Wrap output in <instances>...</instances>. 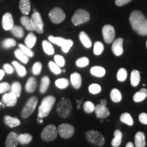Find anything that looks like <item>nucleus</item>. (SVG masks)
<instances>
[{"label": "nucleus", "mask_w": 147, "mask_h": 147, "mask_svg": "<svg viewBox=\"0 0 147 147\" xmlns=\"http://www.w3.org/2000/svg\"><path fill=\"white\" fill-rule=\"evenodd\" d=\"M129 23L132 29L140 36H147V18L140 11L134 10L129 16Z\"/></svg>", "instance_id": "f257e3e1"}, {"label": "nucleus", "mask_w": 147, "mask_h": 147, "mask_svg": "<svg viewBox=\"0 0 147 147\" xmlns=\"http://www.w3.org/2000/svg\"><path fill=\"white\" fill-rule=\"evenodd\" d=\"M56 99L53 95L45 97L42 100L41 104L38 109V119H44L50 114L51 110L55 105Z\"/></svg>", "instance_id": "f03ea898"}, {"label": "nucleus", "mask_w": 147, "mask_h": 147, "mask_svg": "<svg viewBox=\"0 0 147 147\" xmlns=\"http://www.w3.org/2000/svg\"><path fill=\"white\" fill-rule=\"evenodd\" d=\"M72 110L71 101L66 98H62L59 102L57 107V113L60 117L63 119L68 118L70 116Z\"/></svg>", "instance_id": "7ed1b4c3"}, {"label": "nucleus", "mask_w": 147, "mask_h": 147, "mask_svg": "<svg viewBox=\"0 0 147 147\" xmlns=\"http://www.w3.org/2000/svg\"><path fill=\"white\" fill-rule=\"evenodd\" d=\"M38 97L36 96H33L29 99L25 104L23 109L21 110V117L23 119L28 118L30 115H32L33 113L36 110L37 104H38Z\"/></svg>", "instance_id": "20e7f679"}, {"label": "nucleus", "mask_w": 147, "mask_h": 147, "mask_svg": "<svg viewBox=\"0 0 147 147\" xmlns=\"http://www.w3.org/2000/svg\"><path fill=\"white\" fill-rule=\"evenodd\" d=\"M58 131L54 125H48L41 132V138L45 142H52L57 137Z\"/></svg>", "instance_id": "39448f33"}, {"label": "nucleus", "mask_w": 147, "mask_h": 147, "mask_svg": "<svg viewBox=\"0 0 147 147\" xmlns=\"http://www.w3.org/2000/svg\"><path fill=\"white\" fill-rule=\"evenodd\" d=\"M86 138L90 143L98 146H102L105 143V138L100 132L89 130L86 133Z\"/></svg>", "instance_id": "423d86ee"}, {"label": "nucleus", "mask_w": 147, "mask_h": 147, "mask_svg": "<svg viewBox=\"0 0 147 147\" xmlns=\"http://www.w3.org/2000/svg\"><path fill=\"white\" fill-rule=\"evenodd\" d=\"M49 40L53 44H55L59 47H61L62 51L63 53H67L69 52V49L72 47L74 42L71 40H66L61 37H54V36H49Z\"/></svg>", "instance_id": "0eeeda50"}, {"label": "nucleus", "mask_w": 147, "mask_h": 147, "mask_svg": "<svg viewBox=\"0 0 147 147\" xmlns=\"http://www.w3.org/2000/svg\"><path fill=\"white\" fill-rule=\"evenodd\" d=\"M90 14L87 11L82 10V9H78L74 12L72 17H71V22L74 25H81V24L85 23L89 21Z\"/></svg>", "instance_id": "6e6552de"}, {"label": "nucleus", "mask_w": 147, "mask_h": 147, "mask_svg": "<svg viewBox=\"0 0 147 147\" xmlns=\"http://www.w3.org/2000/svg\"><path fill=\"white\" fill-rule=\"evenodd\" d=\"M49 18L55 24H59L65 19V14L60 8H55L50 11L49 14Z\"/></svg>", "instance_id": "1a4fd4ad"}, {"label": "nucleus", "mask_w": 147, "mask_h": 147, "mask_svg": "<svg viewBox=\"0 0 147 147\" xmlns=\"http://www.w3.org/2000/svg\"><path fill=\"white\" fill-rule=\"evenodd\" d=\"M57 131L61 137L64 139H68L74 134V128L70 124L62 123L59 125Z\"/></svg>", "instance_id": "9d476101"}, {"label": "nucleus", "mask_w": 147, "mask_h": 147, "mask_svg": "<svg viewBox=\"0 0 147 147\" xmlns=\"http://www.w3.org/2000/svg\"><path fill=\"white\" fill-rule=\"evenodd\" d=\"M34 31L38 34H42L44 32V23L42 16L38 12H34L31 18Z\"/></svg>", "instance_id": "9b49d317"}, {"label": "nucleus", "mask_w": 147, "mask_h": 147, "mask_svg": "<svg viewBox=\"0 0 147 147\" xmlns=\"http://www.w3.org/2000/svg\"><path fill=\"white\" fill-rule=\"evenodd\" d=\"M102 35L104 41L107 44L112 43L115 38V30L113 26L106 25L102 28Z\"/></svg>", "instance_id": "f8f14e48"}, {"label": "nucleus", "mask_w": 147, "mask_h": 147, "mask_svg": "<svg viewBox=\"0 0 147 147\" xmlns=\"http://www.w3.org/2000/svg\"><path fill=\"white\" fill-rule=\"evenodd\" d=\"M17 99L18 97L12 92L5 93L2 96V102L5 106L14 107L17 104Z\"/></svg>", "instance_id": "ddd939ff"}, {"label": "nucleus", "mask_w": 147, "mask_h": 147, "mask_svg": "<svg viewBox=\"0 0 147 147\" xmlns=\"http://www.w3.org/2000/svg\"><path fill=\"white\" fill-rule=\"evenodd\" d=\"M123 39L121 38H117L113 41V46H112V51L114 55L116 56H121L123 53Z\"/></svg>", "instance_id": "4468645a"}, {"label": "nucleus", "mask_w": 147, "mask_h": 147, "mask_svg": "<svg viewBox=\"0 0 147 147\" xmlns=\"http://www.w3.org/2000/svg\"><path fill=\"white\" fill-rule=\"evenodd\" d=\"M2 27L5 31H10L14 26V20L12 14L10 12H6L2 18Z\"/></svg>", "instance_id": "2eb2a0df"}, {"label": "nucleus", "mask_w": 147, "mask_h": 147, "mask_svg": "<svg viewBox=\"0 0 147 147\" xmlns=\"http://www.w3.org/2000/svg\"><path fill=\"white\" fill-rule=\"evenodd\" d=\"M18 144L17 134L14 131L9 133L5 141V147H16Z\"/></svg>", "instance_id": "dca6fc26"}, {"label": "nucleus", "mask_w": 147, "mask_h": 147, "mask_svg": "<svg viewBox=\"0 0 147 147\" xmlns=\"http://www.w3.org/2000/svg\"><path fill=\"white\" fill-rule=\"evenodd\" d=\"M94 111L97 118L106 119L110 115V111L108 108L102 104H98V105L95 106Z\"/></svg>", "instance_id": "f3484780"}, {"label": "nucleus", "mask_w": 147, "mask_h": 147, "mask_svg": "<svg viewBox=\"0 0 147 147\" xmlns=\"http://www.w3.org/2000/svg\"><path fill=\"white\" fill-rule=\"evenodd\" d=\"M3 123L10 128H14L21 124V121L15 117H12L10 115H5L3 117Z\"/></svg>", "instance_id": "a211bd4d"}, {"label": "nucleus", "mask_w": 147, "mask_h": 147, "mask_svg": "<svg viewBox=\"0 0 147 147\" xmlns=\"http://www.w3.org/2000/svg\"><path fill=\"white\" fill-rule=\"evenodd\" d=\"M70 82L72 87L76 89H80L82 85V77L78 72L71 74L70 76Z\"/></svg>", "instance_id": "6ab92c4d"}, {"label": "nucleus", "mask_w": 147, "mask_h": 147, "mask_svg": "<svg viewBox=\"0 0 147 147\" xmlns=\"http://www.w3.org/2000/svg\"><path fill=\"white\" fill-rule=\"evenodd\" d=\"M19 9L24 15L29 14L31 10L30 0H20Z\"/></svg>", "instance_id": "aec40b11"}, {"label": "nucleus", "mask_w": 147, "mask_h": 147, "mask_svg": "<svg viewBox=\"0 0 147 147\" xmlns=\"http://www.w3.org/2000/svg\"><path fill=\"white\" fill-rule=\"evenodd\" d=\"M37 86V80L34 77H30L29 78L28 80L25 84V90L27 93H34L36 90Z\"/></svg>", "instance_id": "412c9836"}, {"label": "nucleus", "mask_w": 147, "mask_h": 147, "mask_svg": "<svg viewBox=\"0 0 147 147\" xmlns=\"http://www.w3.org/2000/svg\"><path fill=\"white\" fill-rule=\"evenodd\" d=\"M135 146L136 147H145V135L142 131L137 132L135 136Z\"/></svg>", "instance_id": "4be33fe9"}, {"label": "nucleus", "mask_w": 147, "mask_h": 147, "mask_svg": "<svg viewBox=\"0 0 147 147\" xmlns=\"http://www.w3.org/2000/svg\"><path fill=\"white\" fill-rule=\"evenodd\" d=\"M90 72L93 76L97 78H102L106 74V69L101 66H94L90 69Z\"/></svg>", "instance_id": "5701e85b"}, {"label": "nucleus", "mask_w": 147, "mask_h": 147, "mask_svg": "<svg viewBox=\"0 0 147 147\" xmlns=\"http://www.w3.org/2000/svg\"><path fill=\"white\" fill-rule=\"evenodd\" d=\"M114 138L112 140L111 144L113 147H119L122 142L123 134L120 130L117 129L114 132Z\"/></svg>", "instance_id": "b1692460"}, {"label": "nucleus", "mask_w": 147, "mask_h": 147, "mask_svg": "<svg viewBox=\"0 0 147 147\" xmlns=\"http://www.w3.org/2000/svg\"><path fill=\"white\" fill-rule=\"evenodd\" d=\"M147 97V89H141L138 92L136 93L134 95V101L135 102H141L144 101Z\"/></svg>", "instance_id": "393cba45"}, {"label": "nucleus", "mask_w": 147, "mask_h": 147, "mask_svg": "<svg viewBox=\"0 0 147 147\" xmlns=\"http://www.w3.org/2000/svg\"><path fill=\"white\" fill-rule=\"evenodd\" d=\"M79 38H80V42H82V44L84 45V47L89 49V48H90L92 46L91 40L90 39L89 36L85 32H80V34H79Z\"/></svg>", "instance_id": "a878e982"}, {"label": "nucleus", "mask_w": 147, "mask_h": 147, "mask_svg": "<svg viewBox=\"0 0 147 147\" xmlns=\"http://www.w3.org/2000/svg\"><path fill=\"white\" fill-rule=\"evenodd\" d=\"M50 78H49V76H45L42 77L40 86V93L43 94V93H45L47 91V90L49 87V85H50Z\"/></svg>", "instance_id": "bb28decb"}, {"label": "nucleus", "mask_w": 147, "mask_h": 147, "mask_svg": "<svg viewBox=\"0 0 147 147\" xmlns=\"http://www.w3.org/2000/svg\"><path fill=\"white\" fill-rule=\"evenodd\" d=\"M21 23L22 25H23V27H25V29H26L27 30L30 31V32L34 31L32 19H31L30 18H29L27 15L22 16L21 18Z\"/></svg>", "instance_id": "cd10ccee"}, {"label": "nucleus", "mask_w": 147, "mask_h": 147, "mask_svg": "<svg viewBox=\"0 0 147 147\" xmlns=\"http://www.w3.org/2000/svg\"><path fill=\"white\" fill-rule=\"evenodd\" d=\"M14 55L17 59L24 64H27L29 61V57L27 55H25L20 49H18L14 51Z\"/></svg>", "instance_id": "c85d7f7f"}, {"label": "nucleus", "mask_w": 147, "mask_h": 147, "mask_svg": "<svg viewBox=\"0 0 147 147\" xmlns=\"http://www.w3.org/2000/svg\"><path fill=\"white\" fill-rule=\"evenodd\" d=\"M32 136L29 134H21L18 135V143L22 145L29 144L32 142Z\"/></svg>", "instance_id": "c756f323"}, {"label": "nucleus", "mask_w": 147, "mask_h": 147, "mask_svg": "<svg viewBox=\"0 0 147 147\" xmlns=\"http://www.w3.org/2000/svg\"><path fill=\"white\" fill-rule=\"evenodd\" d=\"M12 63V65L14 67V68H15L16 71H17L18 76L20 77H24L26 76L27 70L23 65H22L21 64H20L18 62L16 61H13Z\"/></svg>", "instance_id": "7c9ffc66"}, {"label": "nucleus", "mask_w": 147, "mask_h": 147, "mask_svg": "<svg viewBox=\"0 0 147 147\" xmlns=\"http://www.w3.org/2000/svg\"><path fill=\"white\" fill-rule=\"evenodd\" d=\"M131 84L133 87H137L140 81V71L134 69L131 71Z\"/></svg>", "instance_id": "2f4dec72"}, {"label": "nucleus", "mask_w": 147, "mask_h": 147, "mask_svg": "<svg viewBox=\"0 0 147 147\" xmlns=\"http://www.w3.org/2000/svg\"><path fill=\"white\" fill-rule=\"evenodd\" d=\"M37 38L33 33H29L25 40V44L29 49H32L36 43Z\"/></svg>", "instance_id": "473e14b6"}, {"label": "nucleus", "mask_w": 147, "mask_h": 147, "mask_svg": "<svg viewBox=\"0 0 147 147\" xmlns=\"http://www.w3.org/2000/svg\"><path fill=\"white\" fill-rule=\"evenodd\" d=\"M42 48L46 54L48 55H53L55 53V49L53 48L52 44L50 42L44 40L42 42Z\"/></svg>", "instance_id": "72a5a7b5"}, {"label": "nucleus", "mask_w": 147, "mask_h": 147, "mask_svg": "<svg viewBox=\"0 0 147 147\" xmlns=\"http://www.w3.org/2000/svg\"><path fill=\"white\" fill-rule=\"evenodd\" d=\"M110 96L112 101L115 103L120 102L122 100V95H121V91L117 89H112Z\"/></svg>", "instance_id": "f704fd0d"}, {"label": "nucleus", "mask_w": 147, "mask_h": 147, "mask_svg": "<svg viewBox=\"0 0 147 147\" xmlns=\"http://www.w3.org/2000/svg\"><path fill=\"white\" fill-rule=\"evenodd\" d=\"M10 31L11 33L13 34V36L17 38H23L24 35H25L23 29L21 27L18 26V25H14Z\"/></svg>", "instance_id": "c9c22d12"}, {"label": "nucleus", "mask_w": 147, "mask_h": 147, "mask_svg": "<svg viewBox=\"0 0 147 147\" xmlns=\"http://www.w3.org/2000/svg\"><path fill=\"white\" fill-rule=\"evenodd\" d=\"M120 121L123 123L129 126H132L134 125V121L130 114L127 113H123L120 117Z\"/></svg>", "instance_id": "e433bc0d"}, {"label": "nucleus", "mask_w": 147, "mask_h": 147, "mask_svg": "<svg viewBox=\"0 0 147 147\" xmlns=\"http://www.w3.org/2000/svg\"><path fill=\"white\" fill-rule=\"evenodd\" d=\"M11 86L10 90L11 92L15 94L16 95V97H19L21 96V90H22V86L21 83L19 82H14L12 84Z\"/></svg>", "instance_id": "4c0bfd02"}, {"label": "nucleus", "mask_w": 147, "mask_h": 147, "mask_svg": "<svg viewBox=\"0 0 147 147\" xmlns=\"http://www.w3.org/2000/svg\"><path fill=\"white\" fill-rule=\"evenodd\" d=\"M16 45V40L12 39V38H6V39L3 40L2 42H1V46H2V47L5 49H11V48L15 47Z\"/></svg>", "instance_id": "58836bf2"}, {"label": "nucleus", "mask_w": 147, "mask_h": 147, "mask_svg": "<svg viewBox=\"0 0 147 147\" xmlns=\"http://www.w3.org/2000/svg\"><path fill=\"white\" fill-rule=\"evenodd\" d=\"M55 86L60 89H64L69 85V80L66 78H59L55 81Z\"/></svg>", "instance_id": "ea45409f"}, {"label": "nucleus", "mask_w": 147, "mask_h": 147, "mask_svg": "<svg viewBox=\"0 0 147 147\" xmlns=\"http://www.w3.org/2000/svg\"><path fill=\"white\" fill-rule=\"evenodd\" d=\"M104 45L101 42H96L94 44V47H93V53L95 55H100L104 51Z\"/></svg>", "instance_id": "a19ab883"}, {"label": "nucleus", "mask_w": 147, "mask_h": 147, "mask_svg": "<svg viewBox=\"0 0 147 147\" xmlns=\"http://www.w3.org/2000/svg\"><path fill=\"white\" fill-rule=\"evenodd\" d=\"M95 106L94 105L93 102H89V101H87V102H85L83 104V109L86 113H92L93 112H94L95 110Z\"/></svg>", "instance_id": "79ce46f5"}, {"label": "nucleus", "mask_w": 147, "mask_h": 147, "mask_svg": "<svg viewBox=\"0 0 147 147\" xmlns=\"http://www.w3.org/2000/svg\"><path fill=\"white\" fill-rule=\"evenodd\" d=\"M127 77V71L125 68H121L119 69L117 74V80L120 82H123L126 80Z\"/></svg>", "instance_id": "37998d69"}, {"label": "nucleus", "mask_w": 147, "mask_h": 147, "mask_svg": "<svg viewBox=\"0 0 147 147\" xmlns=\"http://www.w3.org/2000/svg\"><path fill=\"white\" fill-rule=\"evenodd\" d=\"M49 69H50V70L52 71L53 74H55L59 75L61 73L62 70H61V67H59V66H58L57 65L55 62H53V61L49 62Z\"/></svg>", "instance_id": "c03bdc74"}, {"label": "nucleus", "mask_w": 147, "mask_h": 147, "mask_svg": "<svg viewBox=\"0 0 147 147\" xmlns=\"http://www.w3.org/2000/svg\"><path fill=\"white\" fill-rule=\"evenodd\" d=\"M89 64V59L86 57L79 58L78 59L76 60V65L79 67H87Z\"/></svg>", "instance_id": "a18cd8bd"}, {"label": "nucleus", "mask_w": 147, "mask_h": 147, "mask_svg": "<svg viewBox=\"0 0 147 147\" xmlns=\"http://www.w3.org/2000/svg\"><path fill=\"white\" fill-rule=\"evenodd\" d=\"M18 48H19L25 55H27L29 57H33L34 56V52L31 50V49L27 47L26 45H23V44H19V45H18Z\"/></svg>", "instance_id": "49530a36"}, {"label": "nucleus", "mask_w": 147, "mask_h": 147, "mask_svg": "<svg viewBox=\"0 0 147 147\" xmlns=\"http://www.w3.org/2000/svg\"><path fill=\"white\" fill-rule=\"evenodd\" d=\"M101 91H102V87H101L100 84L93 83L91 84V85H89V91L91 93V94H97V93H100Z\"/></svg>", "instance_id": "de8ad7c7"}, {"label": "nucleus", "mask_w": 147, "mask_h": 147, "mask_svg": "<svg viewBox=\"0 0 147 147\" xmlns=\"http://www.w3.org/2000/svg\"><path fill=\"white\" fill-rule=\"evenodd\" d=\"M42 68V63L39 61L36 62L32 67V72L34 75H36V76H38V75H40V73H41Z\"/></svg>", "instance_id": "09e8293b"}, {"label": "nucleus", "mask_w": 147, "mask_h": 147, "mask_svg": "<svg viewBox=\"0 0 147 147\" xmlns=\"http://www.w3.org/2000/svg\"><path fill=\"white\" fill-rule=\"evenodd\" d=\"M54 60L55 63L57 64L59 67H63L65 64V60L64 59L63 57H62L61 55H56L54 57Z\"/></svg>", "instance_id": "8fccbe9b"}, {"label": "nucleus", "mask_w": 147, "mask_h": 147, "mask_svg": "<svg viewBox=\"0 0 147 147\" xmlns=\"http://www.w3.org/2000/svg\"><path fill=\"white\" fill-rule=\"evenodd\" d=\"M10 84L7 82H3L0 83V94L5 93L10 90Z\"/></svg>", "instance_id": "3c124183"}, {"label": "nucleus", "mask_w": 147, "mask_h": 147, "mask_svg": "<svg viewBox=\"0 0 147 147\" xmlns=\"http://www.w3.org/2000/svg\"><path fill=\"white\" fill-rule=\"evenodd\" d=\"M3 70H4L5 73H7L8 74H12L14 73V68L12 65L8 63H5L3 66Z\"/></svg>", "instance_id": "603ef678"}, {"label": "nucleus", "mask_w": 147, "mask_h": 147, "mask_svg": "<svg viewBox=\"0 0 147 147\" xmlns=\"http://www.w3.org/2000/svg\"><path fill=\"white\" fill-rule=\"evenodd\" d=\"M139 121L142 124L147 125V114L146 113H141L139 115Z\"/></svg>", "instance_id": "864d4df0"}, {"label": "nucleus", "mask_w": 147, "mask_h": 147, "mask_svg": "<svg viewBox=\"0 0 147 147\" xmlns=\"http://www.w3.org/2000/svg\"><path fill=\"white\" fill-rule=\"evenodd\" d=\"M132 0H115V4L117 6H123L127 3L131 2Z\"/></svg>", "instance_id": "5fc2aeb1"}, {"label": "nucleus", "mask_w": 147, "mask_h": 147, "mask_svg": "<svg viewBox=\"0 0 147 147\" xmlns=\"http://www.w3.org/2000/svg\"><path fill=\"white\" fill-rule=\"evenodd\" d=\"M4 75H5L4 70H3V69H0V81L2 80L3 76H4Z\"/></svg>", "instance_id": "6e6d98bb"}, {"label": "nucleus", "mask_w": 147, "mask_h": 147, "mask_svg": "<svg viewBox=\"0 0 147 147\" xmlns=\"http://www.w3.org/2000/svg\"><path fill=\"white\" fill-rule=\"evenodd\" d=\"M100 104H102V105H103V106H106V105H107V101H106V100H104V99H103V100H101Z\"/></svg>", "instance_id": "4d7b16f0"}, {"label": "nucleus", "mask_w": 147, "mask_h": 147, "mask_svg": "<svg viewBox=\"0 0 147 147\" xmlns=\"http://www.w3.org/2000/svg\"><path fill=\"white\" fill-rule=\"evenodd\" d=\"M125 147H134V145L133 143L131 142H128L127 144H126Z\"/></svg>", "instance_id": "13d9d810"}, {"label": "nucleus", "mask_w": 147, "mask_h": 147, "mask_svg": "<svg viewBox=\"0 0 147 147\" xmlns=\"http://www.w3.org/2000/svg\"><path fill=\"white\" fill-rule=\"evenodd\" d=\"M62 71H63V72H65V69H63V70H62Z\"/></svg>", "instance_id": "bf43d9fd"}, {"label": "nucleus", "mask_w": 147, "mask_h": 147, "mask_svg": "<svg viewBox=\"0 0 147 147\" xmlns=\"http://www.w3.org/2000/svg\"><path fill=\"white\" fill-rule=\"evenodd\" d=\"M1 103L0 102V107H1Z\"/></svg>", "instance_id": "052dcab7"}, {"label": "nucleus", "mask_w": 147, "mask_h": 147, "mask_svg": "<svg viewBox=\"0 0 147 147\" xmlns=\"http://www.w3.org/2000/svg\"><path fill=\"white\" fill-rule=\"evenodd\" d=\"M146 48H147V41H146Z\"/></svg>", "instance_id": "680f3d73"}]
</instances>
